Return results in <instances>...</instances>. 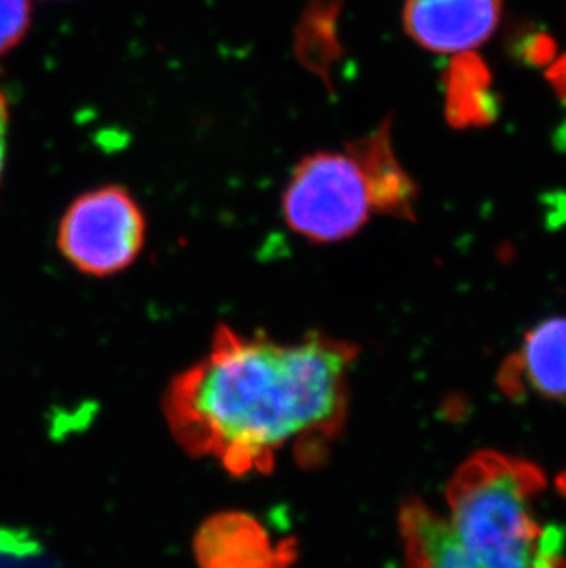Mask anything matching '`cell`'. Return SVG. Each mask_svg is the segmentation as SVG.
Wrapping results in <instances>:
<instances>
[{"label": "cell", "mask_w": 566, "mask_h": 568, "mask_svg": "<svg viewBox=\"0 0 566 568\" xmlns=\"http://www.w3.org/2000/svg\"><path fill=\"white\" fill-rule=\"evenodd\" d=\"M503 0H405L403 28L434 54H465L497 30Z\"/></svg>", "instance_id": "obj_6"}, {"label": "cell", "mask_w": 566, "mask_h": 568, "mask_svg": "<svg viewBox=\"0 0 566 568\" xmlns=\"http://www.w3.org/2000/svg\"><path fill=\"white\" fill-rule=\"evenodd\" d=\"M401 568H476L447 517L411 497L400 508Z\"/></svg>", "instance_id": "obj_8"}, {"label": "cell", "mask_w": 566, "mask_h": 568, "mask_svg": "<svg viewBox=\"0 0 566 568\" xmlns=\"http://www.w3.org/2000/svg\"><path fill=\"white\" fill-rule=\"evenodd\" d=\"M8 122H10V111H8V102H6L4 94L0 91V178H2V170H4Z\"/></svg>", "instance_id": "obj_11"}, {"label": "cell", "mask_w": 566, "mask_h": 568, "mask_svg": "<svg viewBox=\"0 0 566 568\" xmlns=\"http://www.w3.org/2000/svg\"><path fill=\"white\" fill-rule=\"evenodd\" d=\"M366 168L375 192V214L392 215L401 220L414 217L417 189L411 175L397 161L391 139V119L363 139L346 144Z\"/></svg>", "instance_id": "obj_9"}, {"label": "cell", "mask_w": 566, "mask_h": 568, "mask_svg": "<svg viewBox=\"0 0 566 568\" xmlns=\"http://www.w3.org/2000/svg\"><path fill=\"white\" fill-rule=\"evenodd\" d=\"M546 484L534 462L497 450L456 469L447 519L476 568H566L565 530L540 517Z\"/></svg>", "instance_id": "obj_2"}, {"label": "cell", "mask_w": 566, "mask_h": 568, "mask_svg": "<svg viewBox=\"0 0 566 568\" xmlns=\"http://www.w3.org/2000/svg\"><path fill=\"white\" fill-rule=\"evenodd\" d=\"M193 558L199 568H291L299 558V542L274 537L252 514L226 509L199 525Z\"/></svg>", "instance_id": "obj_5"}, {"label": "cell", "mask_w": 566, "mask_h": 568, "mask_svg": "<svg viewBox=\"0 0 566 568\" xmlns=\"http://www.w3.org/2000/svg\"><path fill=\"white\" fill-rule=\"evenodd\" d=\"M501 386L508 396L524 394L566 402V318H548L526 333L520 348L503 365Z\"/></svg>", "instance_id": "obj_7"}, {"label": "cell", "mask_w": 566, "mask_h": 568, "mask_svg": "<svg viewBox=\"0 0 566 568\" xmlns=\"http://www.w3.org/2000/svg\"><path fill=\"white\" fill-rule=\"evenodd\" d=\"M145 215L123 186L81 193L58 231L59 253L81 274L108 278L131 267L145 245Z\"/></svg>", "instance_id": "obj_4"}, {"label": "cell", "mask_w": 566, "mask_h": 568, "mask_svg": "<svg viewBox=\"0 0 566 568\" xmlns=\"http://www.w3.org/2000/svg\"><path fill=\"white\" fill-rule=\"evenodd\" d=\"M285 225L319 245L344 242L375 214V192L352 151H316L296 164L282 197Z\"/></svg>", "instance_id": "obj_3"}, {"label": "cell", "mask_w": 566, "mask_h": 568, "mask_svg": "<svg viewBox=\"0 0 566 568\" xmlns=\"http://www.w3.org/2000/svg\"><path fill=\"white\" fill-rule=\"evenodd\" d=\"M358 354L316 329L279 341L220 324L206 355L166 386L168 429L184 453L235 478L271 475L283 455L321 469L346 429Z\"/></svg>", "instance_id": "obj_1"}, {"label": "cell", "mask_w": 566, "mask_h": 568, "mask_svg": "<svg viewBox=\"0 0 566 568\" xmlns=\"http://www.w3.org/2000/svg\"><path fill=\"white\" fill-rule=\"evenodd\" d=\"M32 24L30 0H0V55L16 49Z\"/></svg>", "instance_id": "obj_10"}]
</instances>
